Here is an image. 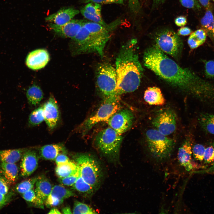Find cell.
<instances>
[{"mask_svg": "<svg viewBox=\"0 0 214 214\" xmlns=\"http://www.w3.org/2000/svg\"><path fill=\"white\" fill-rule=\"evenodd\" d=\"M72 188L81 193L85 196H90L93 194L95 189L86 182L80 175Z\"/></svg>", "mask_w": 214, "mask_h": 214, "instance_id": "obj_28", "label": "cell"}, {"mask_svg": "<svg viewBox=\"0 0 214 214\" xmlns=\"http://www.w3.org/2000/svg\"><path fill=\"white\" fill-rule=\"evenodd\" d=\"M207 34L203 29H199L192 33L188 39V43L191 49L198 47L205 41Z\"/></svg>", "mask_w": 214, "mask_h": 214, "instance_id": "obj_29", "label": "cell"}, {"mask_svg": "<svg viewBox=\"0 0 214 214\" xmlns=\"http://www.w3.org/2000/svg\"><path fill=\"white\" fill-rule=\"evenodd\" d=\"M79 12L78 10L73 8H64L48 16L45 20L55 24L61 25L69 21Z\"/></svg>", "mask_w": 214, "mask_h": 214, "instance_id": "obj_17", "label": "cell"}, {"mask_svg": "<svg viewBox=\"0 0 214 214\" xmlns=\"http://www.w3.org/2000/svg\"><path fill=\"white\" fill-rule=\"evenodd\" d=\"M152 124L161 133L166 136L169 135L173 133L176 128V114L171 110H164L153 119Z\"/></svg>", "mask_w": 214, "mask_h": 214, "instance_id": "obj_11", "label": "cell"}, {"mask_svg": "<svg viewBox=\"0 0 214 214\" xmlns=\"http://www.w3.org/2000/svg\"><path fill=\"white\" fill-rule=\"evenodd\" d=\"M199 121L202 128L208 133L214 135V115L202 113L200 116Z\"/></svg>", "mask_w": 214, "mask_h": 214, "instance_id": "obj_30", "label": "cell"}, {"mask_svg": "<svg viewBox=\"0 0 214 214\" xmlns=\"http://www.w3.org/2000/svg\"><path fill=\"white\" fill-rule=\"evenodd\" d=\"M80 174V171L78 168L77 171L75 174L66 177L59 178L58 180L59 182L63 185L72 186L77 181Z\"/></svg>", "mask_w": 214, "mask_h": 214, "instance_id": "obj_35", "label": "cell"}, {"mask_svg": "<svg viewBox=\"0 0 214 214\" xmlns=\"http://www.w3.org/2000/svg\"><path fill=\"white\" fill-rule=\"evenodd\" d=\"M35 185L36 195L45 203L53 187L51 183L45 176H41L37 177Z\"/></svg>", "mask_w": 214, "mask_h": 214, "instance_id": "obj_21", "label": "cell"}, {"mask_svg": "<svg viewBox=\"0 0 214 214\" xmlns=\"http://www.w3.org/2000/svg\"><path fill=\"white\" fill-rule=\"evenodd\" d=\"M123 137L110 127L99 132L95 139V146L102 154L110 160L118 159Z\"/></svg>", "mask_w": 214, "mask_h": 214, "instance_id": "obj_5", "label": "cell"}, {"mask_svg": "<svg viewBox=\"0 0 214 214\" xmlns=\"http://www.w3.org/2000/svg\"></svg>", "mask_w": 214, "mask_h": 214, "instance_id": "obj_53", "label": "cell"}, {"mask_svg": "<svg viewBox=\"0 0 214 214\" xmlns=\"http://www.w3.org/2000/svg\"><path fill=\"white\" fill-rule=\"evenodd\" d=\"M9 184L6 180L0 175V192L5 195H7L9 190Z\"/></svg>", "mask_w": 214, "mask_h": 214, "instance_id": "obj_40", "label": "cell"}, {"mask_svg": "<svg viewBox=\"0 0 214 214\" xmlns=\"http://www.w3.org/2000/svg\"><path fill=\"white\" fill-rule=\"evenodd\" d=\"M9 197L7 195H5L0 192V209L7 203Z\"/></svg>", "mask_w": 214, "mask_h": 214, "instance_id": "obj_44", "label": "cell"}, {"mask_svg": "<svg viewBox=\"0 0 214 214\" xmlns=\"http://www.w3.org/2000/svg\"><path fill=\"white\" fill-rule=\"evenodd\" d=\"M175 24L178 26H183L187 23L186 17L183 16H180L177 17L174 21Z\"/></svg>", "mask_w": 214, "mask_h": 214, "instance_id": "obj_43", "label": "cell"}, {"mask_svg": "<svg viewBox=\"0 0 214 214\" xmlns=\"http://www.w3.org/2000/svg\"><path fill=\"white\" fill-rule=\"evenodd\" d=\"M64 146L61 144H48L41 147L39 150V156L45 160H55L56 157L61 153L66 154Z\"/></svg>", "mask_w": 214, "mask_h": 214, "instance_id": "obj_20", "label": "cell"}, {"mask_svg": "<svg viewBox=\"0 0 214 214\" xmlns=\"http://www.w3.org/2000/svg\"><path fill=\"white\" fill-rule=\"evenodd\" d=\"M166 0H153V7H155L163 3Z\"/></svg>", "mask_w": 214, "mask_h": 214, "instance_id": "obj_49", "label": "cell"}, {"mask_svg": "<svg viewBox=\"0 0 214 214\" xmlns=\"http://www.w3.org/2000/svg\"><path fill=\"white\" fill-rule=\"evenodd\" d=\"M0 172L9 184L15 182L18 176V167L15 163L0 162Z\"/></svg>", "mask_w": 214, "mask_h": 214, "instance_id": "obj_23", "label": "cell"}, {"mask_svg": "<svg viewBox=\"0 0 214 214\" xmlns=\"http://www.w3.org/2000/svg\"><path fill=\"white\" fill-rule=\"evenodd\" d=\"M201 24L206 34L214 39V18L211 12L207 10L201 20Z\"/></svg>", "mask_w": 214, "mask_h": 214, "instance_id": "obj_26", "label": "cell"}, {"mask_svg": "<svg viewBox=\"0 0 214 214\" xmlns=\"http://www.w3.org/2000/svg\"><path fill=\"white\" fill-rule=\"evenodd\" d=\"M73 158L83 179L95 189L97 188L102 177V169L97 160L86 153H76Z\"/></svg>", "mask_w": 214, "mask_h": 214, "instance_id": "obj_7", "label": "cell"}, {"mask_svg": "<svg viewBox=\"0 0 214 214\" xmlns=\"http://www.w3.org/2000/svg\"><path fill=\"white\" fill-rule=\"evenodd\" d=\"M49 60V55L47 51L40 49L30 52L26 57V62L29 68L35 70L45 67Z\"/></svg>", "mask_w": 214, "mask_h": 214, "instance_id": "obj_16", "label": "cell"}, {"mask_svg": "<svg viewBox=\"0 0 214 214\" xmlns=\"http://www.w3.org/2000/svg\"><path fill=\"white\" fill-rule=\"evenodd\" d=\"M128 5L131 12L138 13L140 10V5L139 0H128Z\"/></svg>", "mask_w": 214, "mask_h": 214, "instance_id": "obj_41", "label": "cell"}, {"mask_svg": "<svg viewBox=\"0 0 214 214\" xmlns=\"http://www.w3.org/2000/svg\"><path fill=\"white\" fill-rule=\"evenodd\" d=\"M156 46L163 52L174 57L180 54L182 47V40L177 34L169 29L162 30L155 36Z\"/></svg>", "mask_w": 214, "mask_h": 214, "instance_id": "obj_9", "label": "cell"}, {"mask_svg": "<svg viewBox=\"0 0 214 214\" xmlns=\"http://www.w3.org/2000/svg\"><path fill=\"white\" fill-rule=\"evenodd\" d=\"M192 31L191 29L187 27H182L179 29L177 34L179 35L187 36L190 34Z\"/></svg>", "mask_w": 214, "mask_h": 214, "instance_id": "obj_45", "label": "cell"}, {"mask_svg": "<svg viewBox=\"0 0 214 214\" xmlns=\"http://www.w3.org/2000/svg\"><path fill=\"white\" fill-rule=\"evenodd\" d=\"M205 73L207 77L214 78V60L205 62Z\"/></svg>", "mask_w": 214, "mask_h": 214, "instance_id": "obj_38", "label": "cell"}, {"mask_svg": "<svg viewBox=\"0 0 214 214\" xmlns=\"http://www.w3.org/2000/svg\"><path fill=\"white\" fill-rule=\"evenodd\" d=\"M75 196L73 191L62 185H55L53 187L44 204L47 207L56 206L61 204L64 199Z\"/></svg>", "mask_w": 214, "mask_h": 214, "instance_id": "obj_14", "label": "cell"}, {"mask_svg": "<svg viewBox=\"0 0 214 214\" xmlns=\"http://www.w3.org/2000/svg\"><path fill=\"white\" fill-rule=\"evenodd\" d=\"M20 164L21 174L24 177L29 176L38 167L39 156L36 150L27 149L23 154Z\"/></svg>", "mask_w": 214, "mask_h": 214, "instance_id": "obj_13", "label": "cell"}, {"mask_svg": "<svg viewBox=\"0 0 214 214\" xmlns=\"http://www.w3.org/2000/svg\"><path fill=\"white\" fill-rule=\"evenodd\" d=\"M96 74V86L103 99L119 98L115 68L109 63H103L98 66Z\"/></svg>", "mask_w": 214, "mask_h": 214, "instance_id": "obj_6", "label": "cell"}, {"mask_svg": "<svg viewBox=\"0 0 214 214\" xmlns=\"http://www.w3.org/2000/svg\"><path fill=\"white\" fill-rule=\"evenodd\" d=\"M144 99L146 102L151 105L161 106L165 103L161 90L156 87H148L145 91Z\"/></svg>", "mask_w": 214, "mask_h": 214, "instance_id": "obj_22", "label": "cell"}, {"mask_svg": "<svg viewBox=\"0 0 214 214\" xmlns=\"http://www.w3.org/2000/svg\"><path fill=\"white\" fill-rule=\"evenodd\" d=\"M43 106L44 120L48 128L53 129L56 126L59 119L57 101L53 96H51Z\"/></svg>", "mask_w": 214, "mask_h": 214, "instance_id": "obj_15", "label": "cell"}, {"mask_svg": "<svg viewBox=\"0 0 214 214\" xmlns=\"http://www.w3.org/2000/svg\"><path fill=\"white\" fill-rule=\"evenodd\" d=\"M101 6L100 4L90 2L82 7L80 10L82 15L91 21L106 26V23L103 20L101 14Z\"/></svg>", "mask_w": 214, "mask_h": 214, "instance_id": "obj_18", "label": "cell"}, {"mask_svg": "<svg viewBox=\"0 0 214 214\" xmlns=\"http://www.w3.org/2000/svg\"><path fill=\"white\" fill-rule=\"evenodd\" d=\"M27 149L23 148L0 150V161L15 163L21 158Z\"/></svg>", "mask_w": 214, "mask_h": 214, "instance_id": "obj_24", "label": "cell"}, {"mask_svg": "<svg viewBox=\"0 0 214 214\" xmlns=\"http://www.w3.org/2000/svg\"><path fill=\"white\" fill-rule=\"evenodd\" d=\"M213 146L214 147V142L213 144ZM200 172L202 173H214V159L213 162L209 167L207 169L201 171Z\"/></svg>", "mask_w": 214, "mask_h": 214, "instance_id": "obj_46", "label": "cell"}, {"mask_svg": "<svg viewBox=\"0 0 214 214\" xmlns=\"http://www.w3.org/2000/svg\"><path fill=\"white\" fill-rule=\"evenodd\" d=\"M137 43L133 39L123 45L116 59L115 69L119 96L134 92L140 84L143 69L136 50Z\"/></svg>", "mask_w": 214, "mask_h": 214, "instance_id": "obj_2", "label": "cell"}, {"mask_svg": "<svg viewBox=\"0 0 214 214\" xmlns=\"http://www.w3.org/2000/svg\"><path fill=\"white\" fill-rule=\"evenodd\" d=\"M103 4H123L125 0H103Z\"/></svg>", "mask_w": 214, "mask_h": 214, "instance_id": "obj_47", "label": "cell"}, {"mask_svg": "<svg viewBox=\"0 0 214 214\" xmlns=\"http://www.w3.org/2000/svg\"><path fill=\"white\" fill-rule=\"evenodd\" d=\"M22 197L34 206L44 209V202L37 196L33 189L22 194Z\"/></svg>", "mask_w": 214, "mask_h": 214, "instance_id": "obj_31", "label": "cell"}, {"mask_svg": "<svg viewBox=\"0 0 214 214\" xmlns=\"http://www.w3.org/2000/svg\"><path fill=\"white\" fill-rule=\"evenodd\" d=\"M44 120L43 106L35 109L30 114L29 118V123L32 126L37 125Z\"/></svg>", "mask_w": 214, "mask_h": 214, "instance_id": "obj_33", "label": "cell"}, {"mask_svg": "<svg viewBox=\"0 0 214 214\" xmlns=\"http://www.w3.org/2000/svg\"><path fill=\"white\" fill-rule=\"evenodd\" d=\"M65 154H60L56 158L55 160L57 166L67 163L70 161L69 158Z\"/></svg>", "mask_w": 214, "mask_h": 214, "instance_id": "obj_42", "label": "cell"}, {"mask_svg": "<svg viewBox=\"0 0 214 214\" xmlns=\"http://www.w3.org/2000/svg\"><path fill=\"white\" fill-rule=\"evenodd\" d=\"M78 170L77 166L75 163L71 161L59 165L55 169V172L59 178H63L75 174Z\"/></svg>", "mask_w": 214, "mask_h": 214, "instance_id": "obj_25", "label": "cell"}, {"mask_svg": "<svg viewBox=\"0 0 214 214\" xmlns=\"http://www.w3.org/2000/svg\"><path fill=\"white\" fill-rule=\"evenodd\" d=\"M200 4L206 9L209 7L210 2V0H198Z\"/></svg>", "mask_w": 214, "mask_h": 214, "instance_id": "obj_48", "label": "cell"}, {"mask_svg": "<svg viewBox=\"0 0 214 214\" xmlns=\"http://www.w3.org/2000/svg\"><path fill=\"white\" fill-rule=\"evenodd\" d=\"M62 213L63 214H72L71 210L69 207H64L62 209Z\"/></svg>", "mask_w": 214, "mask_h": 214, "instance_id": "obj_50", "label": "cell"}, {"mask_svg": "<svg viewBox=\"0 0 214 214\" xmlns=\"http://www.w3.org/2000/svg\"><path fill=\"white\" fill-rule=\"evenodd\" d=\"M192 154V149L189 141H185L179 149L177 158L180 165L187 171H190L193 168L191 164Z\"/></svg>", "mask_w": 214, "mask_h": 214, "instance_id": "obj_19", "label": "cell"}, {"mask_svg": "<svg viewBox=\"0 0 214 214\" xmlns=\"http://www.w3.org/2000/svg\"><path fill=\"white\" fill-rule=\"evenodd\" d=\"M144 65L171 86L195 94L209 90L210 86L190 69L181 67L156 45L147 49L143 57Z\"/></svg>", "mask_w": 214, "mask_h": 214, "instance_id": "obj_1", "label": "cell"}, {"mask_svg": "<svg viewBox=\"0 0 214 214\" xmlns=\"http://www.w3.org/2000/svg\"><path fill=\"white\" fill-rule=\"evenodd\" d=\"M62 213L56 208H52L49 212L48 214H61Z\"/></svg>", "mask_w": 214, "mask_h": 214, "instance_id": "obj_51", "label": "cell"}, {"mask_svg": "<svg viewBox=\"0 0 214 214\" xmlns=\"http://www.w3.org/2000/svg\"><path fill=\"white\" fill-rule=\"evenodd\" d=\"M119 98L104 99L97 110L79 125L78 128L79 131L83 135H85L97 124L107 121L112 115L120 109Z\"/></svg>", "mask_w": 214, "mask_h": 214, "instance_id": "obj_8", "label": "cell"}, {"mask_svg": "<svg viewBox=\"0 0 214 214\" xmlns=\"http://www.w3.org/2000/svg\"><path fill=\"white\" fill-rule=\"evenodd\" d=\"M133 112L129 109H119L107 121L110 127L122 135L131 126L134 120Z\"/></svg>", "mask_w": 214, "mask_h": 214, "instance_id": "obj_10", "label": "cell"}, {"mask_svg": "<svg viewBox=\"0 0 214 214\" xmlns=\"http://www.w3.org/2000/svg\"><path fill=\"white\" fill-rule=\"evenodd\" d=\"M146 136L149 151L156 160L162 162L170 157L175 144L173 139L154 129L147 130Z\"/></svg>", "mask_w": 214, "mask_h": 214, "instance_id": "obj_4", "label": "cell"}, {"mask_svg": "<svg viewBox=\"0 0 214 214\" xmlns=\"http://www.w3.org/2000/svg\"><path fill=\"white\" fill-rule=\"evenodd\" d=\"M26 95L29 102L34 106L39 104L43 97V92L40 87L34 85L27 89Z\"/></svg>", "mask_w": 214, "mask_h": 214, "instance_id": "obj_27", "label": "cell"}, {"mask_svg": "<svg viewBox=\"0 0 214 214\" xmlns=\"http://www.w3.org/2000/svg\"><path fill=\"white\" fill-rule=\"evenodd\" d=\"M184 7L189 9H199L200 6L198 0H179Z\"/></svg>", "mask_w": 214, "mask_h": 214, "instance_id": "obj_39", "label": "cell"}, {"mask_svg": "<svg viewBox=\"0 0 214 214\" xmlns=\"http://www.w3.org/2000/svg\"><path fill=\"white\" fill-rule=\"evenodd\" d=\"M72 39L74 54L95 53L101 57L104 55L105 47L109 39L90 32L84 25L76 36Z\"/></svg>", "mask_w": 214, "mask_h": 214, "instance_id": "obj_3", "label": "cell"}, {"mask_svg": "<svg viewBox=\"0 0 214 214\" xmlns=\"http://www.w3.org/2000/svg\"><path fill=\"white\" fill-rule=\"evenodd\" d=\"M73 214H95V211L87 205L76 201L75 202L73 210Z\"/></svg>", "mask_w": 214, "mask_h": 214, "instance_id": "obj_34", "label": "cell"}, {"mask_svg": "<svg viewBox=\"0 0 214 214\" xmlns=\"http://www.w3.org/2000/svg\"><path fill=\"white\" fill-rule=\"evenodd\" d=\"M213 0V1H214V0Z\"/></svg>", "mask_w": 214, "mask_h": 214, "instance_id": "obj_52", "label": "cell"}, {"mask_svg": "<svg viewBox=\"0 0 214 214\" xmlns=\"http://www.w3.org/2000/svg\"><path fill=\"white\" fill-rule=\"evenodd\" d=\"M205 149L202 144H197L195 145L192 149V153L194 158L200 161H203Z\"/></svg>", "mask_w": 214, "mask_h": 214, "instance_id": "obj_36", "label": "cell"}, {"mask_svg": "<svg viewBox=\"0 0 214 214\" xmlns=\"http://www.w3.org/2000/svg\"><path fill=\"white\" fill-rule=\"evenodd\" d=\"M37 177H34L24 180L17 184L15 187L17 192L23 194L27 191L33 189Z\"/></svg>", "mask_w": 214, "mask_h": 214, "instance_id": "obj_32", "label": "cell"}, {"mask_svg": "<svg viewBox=\"0 0 214 214\" xmlns=\"http://www.w3.org/2000/svg\"><path fill=\"white\" fill-rule=\"evenodd\" d=\"M214 159V147L213 146L208 147L205 149L203 160L206 164L212 163Z\"/></svg>", "mask_w": 214, "mask_h": 214, "instance_id": "obj_37", "label": "cell"}, {"mask_svg": "<svg viewBox=\"0 0 214 214\" xmlns=\"http://www.w3.org/2000/svg\"><path fill=\"white\" fill-rule=\"evenodd\" d=\"M85 22L82 20L72 19L62 25H58L51 23L48 26L59 36L72 39L77 34Z\"/></svg>", "mask_w": 214, "mask_h": 214, "instance_id": "obj_12", "label": "cell"}]
</instances>
